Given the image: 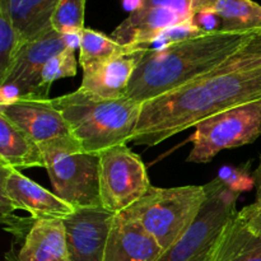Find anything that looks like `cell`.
<instances>
[{"label": "cell", "instance_id": "1", "mask_svg": "<svg viewBox=\"0 0 261 261\" xmlns=\"http://www.w3.org/2000/svg\"><path fill=\"white\" fill-rule=\"evenodd\" d=\"M261 101V28L208 73L144 102L130 142L154 147L206 117Z\"/></svg>", "mask_w": 261, "mask_h": 261}, {"label": "cell", "instance_id": "2", "mask_svg": "<svg viewBox=\"0 0 261 261\" xmlns=\"http://www.w3.org/2000/svg\"><path fill=\"white\" fill-rule=\"evenodd\" d=\"M254 31H217L160 48H142L125 98L143 105L186 86L228 58Z\"/></svg>", "mask_w": 261, "mask_h": 261}, {"label": "cell", "instance_id": "3", "mask_svg": "<svg viewBox=\"0 0 261 261\" xmlns=\"http://www.w3.org/2000/svg\"><path fill=\"white\" fill-rule=\"evenodd\" d=\"M63 115L71 135L89 153L101 154L132 140L142 105L127 98L109 99L76 89L51 98Z\"/></svg>", "mask_w": 261, "mask_h": 261}, {"label": "cell", "instance_id": "4", "mask_svg": "<svg viewBox=\"0 0 261 261\" xmlns=\"http://www.w3.org/2000/svg\"><path fill=\"white\" fill-rule=\"evenodd\" d=\"M205 198L204 185L165 189L152 186L121 213L139 224L167 251L193 226Z\"/></svg>", "mask_w": 261, "mask_h": 261}, {"label": "cell", "instance_id": "5", "mask_svg": "<svg viewBox=\"0 0 261 261\" xmlns=\"http://www.w3.org/2000/svg\"><path fill=\"white\" fill-rule=\"evenodd\" d=\"M45 168L54 193L78 208L102 206L99 198V154L84 149L71 137L41 143Z\"/></svg>", "mask_w": 261, "mask_h": 261}, {"label": "cell", "instance_id": "6", "mask_svg": "<svg viewBox=\"0 0 261 261\" xmlns=\"http://www.w3.org/2000/svg\"><path fill=\"white\" fill-rule=\"evenodd\" d=\"M261 137V101L251 102L206 117L191 137V163H209L219 152L254 143Z\"/></svg>", "mask_w": 261, "mask_h": 261}, {"label": "cell", "instance_id": "7", "mask_svg": "<svg viewBox=\"0 0 261 261\" xmlns=\"http://www.w3.org/2000/svg\"><path fill=\"white\" fill-rule=\"evenodd\" d=\"M206 198L189 231L171 246L160 261H193L216 242L237 212L241 193L229 189L221 178L205 184Z\"/></svg>", "mask_w": 261, "mask_h": 261}, {"label": "cell", "instance_id": "8", "mask_svg": "<svg viewBox=\"0 0 261 261\" xmlns=\"http://www.w3.org/2000/svg\"><path fill=\"white\" fill-rule=\"evenodd\" d=\"M140 155L126 144L99 154V198L102 208L119 214L137 203L152 188Z\"/></svg>", "mask_w": 261, "mask_h": 261}, {"label": "cell", "instance_id": "9", "mask_svg": "<svg viewBox=\"0 0 261 261\" xmlns=\"http://www.w3.org/2000/svg\"><path fill=\"white\" fill-rule=\"evenodd\" d=\"M68 47V35L54 28L24 42L18 50L7 75L0 81V103L18 98L42 99L41 76L45 64Z\"/></svg>", "mask_w": 261, "mask_h": 261}, {"label": "cell", "instance_id": "10", "mask_svg": "<svg viewBox=\"0 0 261 261\" xmlns=\"http://www.w3.org/2000/svg\"><path fill=\"white\" fill-rule=\"evenodd\" d=\"M25 211L36 218L64 219L74 208L55 193L42 188L19 170L0 165V214Z\"/></svg>", "mask_w": 261, "mask_h": 261}, {"label": "cell", "instance_id": "11", "mask_svg": "<svg viewBox=\"0 0 261 261\" xmlns=\"http://www.w3.org/2000/svg\"><path fill=\"white\" fill-rule=\"evenodd\" d=\"M116 214L102 206L74 209L63 219L70 261H102Z\"/></svg>", "mask_w": 261, "mask_h": 261}, {"label": "cell", "instance_id": "12", "mask_svg": "<svg viewBox=\"0 0 261 261\" xmlns=\"http://www.w3.org/2000/svg\"><path fill=\"white\" fill-rule=\"evenodd\" d=\"M0 114L5 115L38 144L71 137L65 119L53 106L51 99H13L0 103Z\"/></svg>", "mask_w": 261, "mask_h": 261}, {"label": "cell", "instance_id": "13", "mask_svg": "<svg viewBox=\"0 0 261 261\" xmlns=\"http://www.w3.org/2000/svg\"><path fill=\"white\" fill-rule=\"evenodd\" d=\"M3 261H70L63 219L36 218L20 249L8 251Z\"/></svg>", "mask_w": 261, "mask_h": 261}, {"label": "cell", "instance_id": "14", "mask_svg": "<svg viewBox=\"0 0 261 261\" xmlns=\"http://www.w3.org/2000/svg\"><path fill=\"white\" fill-rule=\"evenodd\" d=\"M165 250L134 221L116 214L102 261H160Z\"/></svg>", "mask_w": 261, "mask_h": 261}, {"label": "cell", "instance_id": "15", "mask_svg": "<svg viewBox=\"0 0 261 261\" xmlns=\"http://www.w3.org/2000/svg\"><path fill=\"white\" fill-rule=\"evenodd\" d=\"M137 53L83 66V79L79 89L102 98H124L137 65Z\"/></svg>", "mask_w": 261, "mask_h": 261}, {"label": "cell", "instance_id": "16", "mask_svg": "<svg viewBox=\"0 0 261 261\" xmlns=\"http://www.w3.org/2000/svg\"><path fill=\"white\" fill-rule=\"evenodd\" d=\"M0 165L19 171L45 167L40 144L3 114H0Z\"/></svg>", "mask_w": 261, "mask_h": 261}, {"label": "cell", "instance_id": "17", "mask_svg": "<svg viewBox=\"0 0 261 261\" xmlns=\"http://www.w3.org/2000/svg\"><path fill=\"white\" fill-rule=\"evenodd\" d=\"M10 13L20 43L28 42L53 28L51 19L59 0H3Z\"/></svg>", "mask_w": 261, "mask_h": 261}, {"label": "cell", "instance_id": "18", "mask_svg": "<svg viewBox=\"0 0 261 261\" xmlns=\"http://www.w3.org/2000/svg\"><path fill=\"white\" fill-rule=\"evenodd\" d=\"M214 261H261V237L246 228L239 211L219 236Z\"/></svg>", "mask_w": 261, "mask_h": 261}, {"label": "cell", "instance_id": "19", "mask_svg": "<svg viewBox=\"0 0 261 261\" xmlns=\"http://www.w3.org/2000/svg\"><path fill=\"white\" fill-rule=\"evenodd\" d=\"M213 10L224 32H249L261 28V5L254 0H219Z\"/></svg>", "mask_w": 261, "mask_h": 261}, {"label": "cell", "instance_id": "20", "mask_svg": "<svg viewBox=\"0 0 261 261\" xmlns=\"http://www.w3.org/2000/svg\"><path fill=\"white\" fill-rule=\"evenodd\" d=\"M144 47H132L117 42L111 36L97 32L92 28H84L81 32V45H79V64L81 66L106 60L120 55H127L139 51Z\"/></svg>", "mask_w": 261, "mask_h": 261}, {"label": "cell", "instance_id": "21", "mask_svg": "<svg viewBox=\"0 0 261 261\" xmlns=\"http://www.w3.org/2000/svg\"><path fill=\"white\" fill-rule=\"evenodd\" d=\"M22 46L10 13L0 0V81L5 78L18 50Z\"/></svg>", "mask_w": 261, "mask_h": 261}, {"label": "cell", "instance_id": "22", "mask_svg": "<svg viewBox=\"0 0 261 261\" xmlns=\"http://www.w3.org/2000/svg\"><path fill=\"white\" fill-rule=\"evenodd\" d=\"M86 0H59L51 25L61 35H79L84 30Z\"/></svg>", "mask_w": 261, "mask_h": 261}, {"label": "cell", "instance_id": "23", "mask_svg": "<svg viewBox=\"0 0 261 261\" xmlns=\"http://www.w3.org/2000/svg\"><path fill=\"white\" fill-rule=\"evenodd\" d=\"M75 48L68 47L63 53L51 58L45 64L41 76V97L42 99H48V92L55 81L61 78H70L76 74Z\"/></svg>", "mask_w": 261, "mask_h": 261}, {"label": "cell", "instance_id": "24", "mask_svg": "<svg viewBox=\"0 0 261 261\" xmlns=\"http://www.w3.org/2000/svg\"><path fill=\"white\" fill-rule=\"evenodd\" d=\"M250 168H251V162L237 166V167L226 166L219 170V175L217 177L221 178L232 190L244 193V191L251 190L255 186L254 177H252V172Z\"/></svg>", "mask_w": 261, "mask_h": 261}, {"label": "cell", "instance_id": "25", "mask_svg": "<svg viewBox=\"0 0 261 261\" xmlns=\"http://www.w3.org/2000/svg\"><path fill=\"white\" fill-rule=\"evenodd\" d=\"M137 9H170L188 19L193 18L191 0H140Z\"/></svg>", "mask_w": 261, "mask_h": 261}, {"label": "cell", "instance_id": "26", "mask_svg": "<svg viewBox=\"0 0 261 261\" xmlns=\"http://www.w3.org/2000/svg\"><path fill=\"white\" fill-rule=\"evenodd\" d=\"M36 221V217L31 216L28 218L17 217L15 214L9 216H2V224L4 229L14 236L15 240H24L30 229L32 228L33 223Z\"/></svg>", "mask_w": 261, "mask_h": 261}, {"label": "cell", "instance_id": "27", "mask_svg": "<svg viewBox=\"0 0 261 261\" xmlns=\"http://www.w3.org/2000/svg\"><path fill=\"white\" fill-rule=\"evenodd\" d=\"M239 217L250 232L261 237V208L250 204L239 212Z\"/></svg>", "mask_w": 261, "mask_h": 261}, {"label": "cell", "instance_id": "28", "mask_svg": "<svg viewBox=\"0 0 261 261\" xmlns=\"http://www.w3.org/2000/svg\"><path fill=\"white\" fill-rule=\"evenodd\" d=\"M252 177H254L255 188H256V199L252 203V205L256 208H261V155H260V162L259 166L252 171Z\"/></svg>", "mask_w": 261, "mask_h": 261}, {"label": "cell", "instance_id": "29", "mask_svg": "<svg viewBox=\"0 0 261 261\" xmlns=\"http://www.w3.org/2000/svg\"><path fill=\"white\" fill-rule=\"evenodd\" d=\"M219 0H191V12L193 14L201 10L213 9Z\"/></svg>", "mask_w": 261, "mask_h": 261}, {"label": "cell", "instance_id": "30", "mask_svg": "<svg viewBox=\"0 0 261 261\" xmlns=\"http://www.w3.org/2000/svg\"><path fill=\"white\" fill-rule=\"evenodd\" d=\"M221 236V234H219ZM218 239L216 240V242H214L213 245H212L211 247H208V249L205 250L204 252H201L200 255H199L196 259H194L193 261H214V256H216V251H217V246H218Z\"/></svg>", "mask_w": 261, "mask_h": 261}]
</instances>
